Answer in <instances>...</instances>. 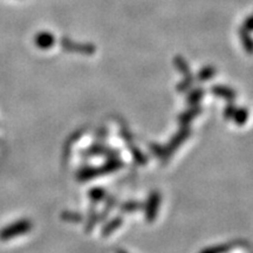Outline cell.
Listing matches in <instances>:
<instances>
[{"label":"cell","instance_id":"obj_2","mask_svg":"<svg viewBox=\"0 0 253 253\" xmlns=\"http://www.w3.org/2000/svg\"><path fill=\"white\" fill-rule=\"evenodd\" d=\"M121 253H125V252H121Z\"/></svg>","mask_w":253,"mask_h":253},{"label":"cell","instance_id":"obj_1","mask_svg":"<svg viewBox=\"0 0 253 253\" xmlns=\"http://www.w3.org/2000/svg\"><path fill=\"white\" fill-rule=\"evenodd\" d=\"M34 41H36V45L39 47V48H49L50 46L54 43V37L49 33V32H40L38 33L36 38H34Z\"/></svg>","mask_w":253,"mask_h":253}]
</instances>
